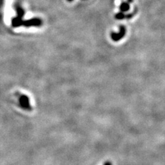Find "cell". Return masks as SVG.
<instances>
[{
    "label": "cell",
    "mask_w": 165,
    "mask_h": 165,
    "mask_svg": "<svg viewBox=\"0 0 165 165\" xmlns=\"http://www.w3.org/2000/svg\"><path fill=\"white\" fill-rule=\"evenodd\" d=\"M41 23H39V20H32L30 21H28L26 24H25V25H40Z\"/></svg>",
    "instance_id": "cell-3"
},
{
    "label": "cell",
    "mask_w": 165,
    "mask_h": 165,
    "mask_svg": "<svg viewBox=\"0 0 165 165\" xmlns=\"http://www.w3.org/2000/svg\"><path fill=\"white\" fill-rule=\"evenodd\" d=\"M19 103L21 106L22 108L24 109H30V101H29V98L25 95H21L19 98Z\"/></svg>",
    "instance_id": "cell-2"
},
{
    "label": "cell",
    "mask_w": 165,
    "mask_h": 165,
    "mask_svg": "<svg viewBox=\"0 0 165 165\" xmlns=\"http://www.w3.org/2000/svg\"><path fill=\"white\" fill-rule=\"evenodd\" d=\"M125 33H126L125 28L124 26H121V28H120V30L118 32H117V33H116V32H112L111 34L112 39L114 41H118L125 37Z\"/></svg>",
    "instance_id": "cell-1"
}]
</instances>
